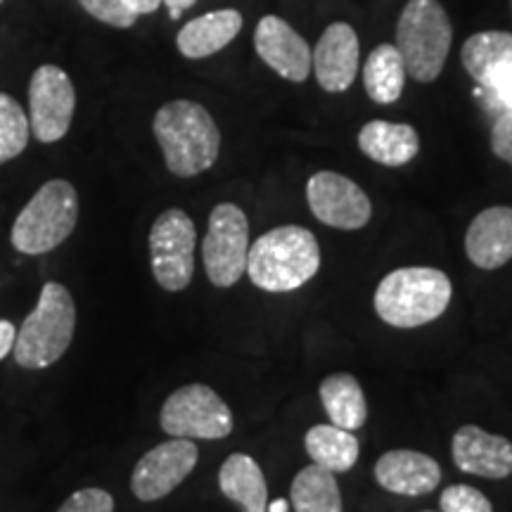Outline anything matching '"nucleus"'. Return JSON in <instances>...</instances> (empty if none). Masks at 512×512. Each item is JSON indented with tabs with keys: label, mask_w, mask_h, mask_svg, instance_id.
Here are the masks:
<instances>
[{
	"label": "nucleus",
	"mask_w": 512,
	"mask_h": 512,
	"mask_svg": "<svg viewBox=\"0 0 512 512\" xmlns=\"http://www.w3.org/2000/svg\"><path fill=\"white\" fill-rule=\"evenodd\" d=\"M358 147L373 162L396 169L418 157L420 136L411 124L375 119L358 131Z\"/></svg>",
	"instance_id": "nucleus-19"
},
{
	"label": "nucleus",
	"mask_w": 512,
	"mask_h": 512,
	"mask_svg": "<svg viewBox=\"0 0 512 512\" xmlns=\"http://www.w3.org/2000/svg\"><path fill=\"white\" fill-rule=\"evenodd\" d=\"M311 214L337 230H361L373 219V204L361 185L337 171H318L306 183Z\"/></svg>",
	"instance_id": "nucleus-11"
},
{
	"label": "nucleus",
	"mask_w": 512,
	"mask_h": 512,
	"mask_svg": "<svg viewBox=\"0 0 512 512\" xmlns=\"http://www.w3.org/2000/svg\"><path fill=\"white\" fill-rule=\"evenodd\" d=\"M242 29V15L238 10H214L207 15L190 19L185 27L178 31L176 46L188 60H204V57L216 55L230 43Z\"/></svg>",
	"instance_id": "nucleus-18"
},
{
	"label": "nucleus",
	"mask_w": 512,
	"mask_h": 512,
	"mask_svg": "<svg viewBox=\"0 0 512 512\" xmlns=\"http://www.w3.org/2000/svg\"><path fill=\"white\" fill-rule=\"evenodd\" d=\"M76 110V91L67 72L55 64L38 67L29 83V126L41 143L67 136Z\"/></svg>",
	"instance_id": "nucleus-10"
},
{
	"label": "nucleus",
	"mask_w": 512,
	"mask_h": 512,
	"mask_svg": "<svg viewBox=\"0 0 512 512\" xmlns=\"http://www.w3.org/2000/svg\"><path fill=\"white\" fill-rule=\"evenodd\" d=\"M320 403L332 425L356 432L368 420V401L361 382L349 373H332L320 382Z\"/></svg>",
	"instance_id": "nucleus-21"
},
{
	"label": "nucleus",
	"mask_w": 512,
	"mask_h": 512,
	"mask_svg": "<svg viewBox=\"0 0 512 512\" xmlns=\"http://www.w3.org/2000/svg\"><path fill=\"white\" fill-rule=\"evenodd\" d=\"M266 512H290V501H285V498H275V501L268 505Z\"/></svg>",
	"instance_id": "nucleus-35"
},
{
	"label": "nucleus",
	"mask_w": 512,
	"mask_h": 512,
	"mask_svg": "<svg viewBox=\"0 0 512 512\" xmlns=\"http://www.w3.org/2000/svg\"><path fill=\"white\" fill-rule=\"evenodd\" d=\"M195 3H197V0H164V5H166V8H169L171 19H178L185 10L192 8V5H195Z\"/></svg>",
	"instance_id": "nucleus-34"
},
{
	"label": "nucleus",
	"mask_w": 512,
	"mask_h": 512,
	"mask_svg": "<svg viewBox=\"0 0 512 512\" xmlns=\"http://www.w3.org/2000/svg\"><path fill=\"white\" fill-rule=\"evenodd\" d=\"M406 76L399 50L392 43H382L368 55L366 67H363V86L377 105H392L403 95Z\"/></svg>",
	"instance_id": "nucleus-24"
},
{
	"label": "nucleus",
	"mask_w": 512,
	"mask_h": 512,
	"mask_svg": "<svg viewBox=\"0 0 512 512\" xmlns=\"http://www.w3.org/2000/svg\"><path fill=\"white\" fill-rule=\"evenodd\" d=\"M76 223L79 195L72 183L55 178L41 185L27 207L19 211L10 233L12 247L29 256L48 254L74 233Z\"/></svg>",
	"instance_id": "nucleus-6"
},
{
	"label": "nucleus",
	"mask_w": 512,
	"mask_h": 512,
	"mask_svg": "<svg viewBox=\"0 0 512 512\" xmlns=\"http://www.w3.org/2000/svg\"><path fill=\"white\" fill-rule=\"evenodd\" d=\"M249 256V221L238 204L221 202L211 209L207 235L202 242L204 273L209 283L233 287L247 273Z\"/></svg>",
	"instance_id": "nucleus-8"
},
{
	"label": "nucleus",
	"mask_w": 512,
	"mask_h": 512,
	"mask_svg": "<svg viewBox=\"0 0 512 512\" xmlns=\"http://www.w3.org/2000/svg\"><path fill=\"white\" fill-rule=\"evenodd\" d=\"M465 254L482 271H496L508 264L512 259V207L479 211L467 226Z\"/></svg>",
	"instance_id": "nucleus-17"
},
{
	"label": "nucleus",
	"mask_w": 512,
	"mask_h": 512,
	"mask_svg": "<svg viewBox=\"0 0 512 512\" xmlns=\"http://www.w3.org/2000/svg\"><path fill=\"white\" fill-rule=\"evenodd\" d=\"M195 223L183 209H166L150 230V266L157 285L183 292L195 275Z\"/></svg>",
	"instance_id": "nucleus-9"
},
{
	"label": "nucleus",
	"mask_w": 512,
	"mask_h": 512,
	"mask_svg": "<svg viewBox=\"0 0 512 512\" xmlns=\"http://www.w3.org/2000/svg\"><path fill=\"white\" fill-rule=\"evenodd\" d=\"M451 297L453 285L444 271L432 266H406L384 275L373 304L387 325L413 330L444 316Z\"/></svg>",
	"instance_id": "nucleus-2"
},
{
	"label": "nucleus",
	"mask_w": 512,
	"mask_h": 512,
	"mask_svg": "<svg viewBox=\"0 0 512 512\" xmlns=\"http://www.w3.org/2000/svg\"><path fill=\"white\" fill-rule=\"evenodd\" d=\"M453 27L439 0H408L396 24V50L406 74L420 83H432L446 67Z\"/></svg>",
	"instance_id": "nucleus-5"
},
{
	"label": "nucleus",
	"mask_w": 512,
	"mask_h": 512,
	"mask_svg": "<svg viewBox=\"0 0 512 512\" xmlns=\"http://www.w3.org/2000/svg\"><path fill=\"white\" fill-rule=\"evenodd\" d=\"M375 479L396 496H427L441 484V465L432 456L411 448H394L375 463Z\"/></svg>",
	"instance_id": "nucleus-16"
},
{
	"label": "nucleus",
	"mask_w": 512,
	"mask_h": 512,
	"mask_svg": "<svg viewBox=\"0 0 512 512\" xmlns=\"http://www.w3.org/2000/svg\"><path fill=\"white\" fill-rule=\"evenodd\" d=\"M81 8L102 24H110L117 29H128L136 24V10L128 5V0H79Z\"/></svg>",
	"instance_id": "nucleus-28"
},
{
	"label": "nucleus",
	"mask_w": 512,
	"mask_h": 512,
	"mask_svg": "<svg viewBox=\"0 0 512 512\" xmlns=\"http://www.w3.org/2000/svg\"><path fill=\"white\" fill-rule=\"evenodd\" d=\"M17 328L10 323V320H0V361L5 356L12 354V347H15Z\"/></svg>",
	"instance_id": "nucleus-32"
},
{
	"label": "nucleus",
	"mask_w": 512,
	"mask_h": 512,
	"mask_svg": "<svg viewBox=\"0 0 512 512\" xmlns=\"http://www.w3.org/2000/svg\"><path fill=\"white\" fill-rule=\"evenodd\" d=\"M491 150L498 159L512 166V110H505L491 128Z\"/></svg>",
	"instance_id": "nucleus-30"
},
{
	"label": "nucleus",
	"mask_w": 512,
	"mask_h": 512,
	"mask_svg": "<svg viewBox=\"0 0 512 512\" xmlns=\"http://www.w3.org/2000/svg\"><path fill=\"white\" fill-rule=\"evenodd\" d=\"M152 131L164 152L166 169L178 178L200 176L221 152V133L207 107L192 100H171L159 107Z\"/></svg>",
	"instance_id": "nucleus-1"
},
{
	"label": "nucleus",
	"mask_w": 512,
	"mask_h": 512,
	"mask_svg": "<svg viewBox=\"0 0 512 512\" xmlns=\"http://www.w3.org/2000/svg\"><path fill=\"white\" fill-rule=\"evenodd\" d=\"M57 512H114V498L105 489H81L62 503Z\"/></svg>",
	"instance_id": "nucleus-29"
},
{
	"label": "nucleus",
	"mask_w": 512,
	"mask_h": 512,
	"mask_svg": "<svg viewBox=\"0 0 512 512\" xmlns=\"http://www.w3.org/2000/svg\"><path fill=\"white\" fill-rule=\"evenodd\" d=\"M304 448L313 463L330 472H349L361 456V441L354 432L342 430L337 425H316L306 432Z\"/></svg>",
	"instance_id": "nucleus-23"
},
{
	"label": "nucleus",
	"mask_w": 512,
	"mask_h": 512,
	"mask_svg": "<svg viewBox=\"0 0 512 512\" xmlns=\"http://www.w3.org/2000/svg\"><path fill=\"white\" fill-rule=\"evenodd\" d=\"M320 245L316 235L302 226L268 230L249 247L247 275L264 292H294L316 278Z\"/></svg>",
	"instance_id": "nucleus-3"
},
{
	"label": "nucleus",
	"mask_w": 512,
	"mask_h": 512,
	"mask_svg": "<svg viewBox=\"0 0 512 512\" xmlns=\"http://www.w3.org/2000/svg\"><path fill=\"white\" fill-rule=\"evenodd\" d=\"M439 505L441 512H494L489 498L475 486L467 484H453L441 491Z\"/></svg>",
	"instance_id": "nucleus-27"
},
{
	"label": "nucleus",
	"mask_w": 512,
	"mask_h": 512,
	"mask_svg": "<svg viewBox=\"0 0 512 512\" xmlns=\"http://www.w3.org/2000/svg\"><path fill=\"white\" fill-rule=\"evenodd\" d=\"M463 67L479 86L489 91L498 72L512 60V34L508 31H479L463 46Z\"/></svg>",
	"instance_id": "nucleus-22"
},
{
	"label": "nucleus",
	"mask_w": 512,
	"mask_h": 512,
	"mask_svg": "<svg viewBox=\"0 0 512 512\" xmlns=\"http://www.w3.org/2000/svg\"><path fill=\"white\" fill-rule=\"evenodd\" d=\"M358 53L356 31L344 22L330 24L311 53V67L320 88L328 93H344L351 88L358 74Z\"/></svg>",
	"instance_id": "nucleus-15"
},
{
	"label": "nucleus",
	"mask_w": 512,
	"mask_h": 512,
	"mask_svg": "<svg viewBox=\"0 0 512 512\" xmlns=\"http://www.w3.org/2000/svg\"><path fill=\"white\" fill-rule=\"evenodd\" d=\"M164 0H128V5H131L133 10H136V15H152V12H157L159 5H162Z\"/></svg>",
	"instance_id": "nucleus-33"
},
{
	"label": "nucleus",
	"mask_w": 512,
	"mask_h": 512,
	"mask_svg": "<svg viewBox=\"0 0 512 512\" xmlns=\"http://www.w3.org/2000/svg\"><path fill=\"white\" fill-rule=\"evenodd\" d=\"M76 332V304L69 290L60 283H46L36 309L17 330L15 356L19 368L43 370L67 354Z\"/></svg>",
	"instance_id": "nucleus-4"
},
{
	"label": "nucleus",
	"mask_w": 512,
	"mask_h": 512,
	"mask_svg": "<svg viewBox=\"0 0 512 512\" xmlns=\"http://www.w3.org/2000/svg\"><path fill=\"white\" fill-rule=\"evenodd\" d=\"M159 425L169 437L192 441L226 439L233 432V413L228 403L207 384L192 382L176 389L164 401Z\"/></svg>",
	"instance_id": "nucleus-7"
},
{
	"label": "nucleus",
	"mask_w": 512,
	"mask_h": 512,
	"mask_svg": "<svg viewBox=\"0 0 512 512\" xmlns=\"http://www.w3.org/2000/svg\"><path fill=\"white\" fill-rule=\"evenodd\" d=\"M489 91L494 93L496 98L501 100L505 107H508V110H512V60L505 64L501 72H498V76L494 79V83H491Z\"/></svg>",
	"instance_id": "nucleus-31"
},
{
	"label": "nucleus",
	"mask_w": 512,
	"mask_h": 512,
	"mask_svg": "<svg viewBox=\"0 0 512 512\" xmlns=\"http://www.w3.org/2000/svg\"><path fill=\"white\" fill-rule=\"evenodd\" d=\"M0 3H3V0H0Z\"/></svg>",
	"instance_id": "nucleus-36"
},
{
	"label": "nucleus",
	"mask_w": 512,
	"mask_h": 512,
	"mask_svg": "<svg viewBox=\"0 0 512 512\" xmlns=\"http://www.w3.org/2000/svg\"><path fill=\"white\" fill-rule=\"evenodd\" d=\"M221 494L242 512L268 510V486L261 465L247 453H233L223 460L219 470Z\"/></svg>",
	"instance_id": "nucleus-20"
},
{
	"label": "nucleus",
	"mask_w": 512,
	"mask_h": 512,
	"mask_svg": "<svg viewBox=\"0 0 512 512\" xmlns=\"http://www.w3.org/2000/svg\"><path fill=\"white\" fill-rule=\"evenodd\" d=\"M254 48L266 67L283 79L292 83L309 79L311 48L285 19L275 15L261 17L254 31Z\"/></svg>",
	"instance_id": "nucleus-13"
},
{
	"label": "nucleus",
	"mask_w": 512,
	"mask_h": 512,
	"mask_svg": "<svg viewBox=\"0 0 512 512\" xmlns=\"http://www.w3.org/2000/svg\"><path fill=\"white\" fill-rule=\"evenodd\" d=\"M290 503L294 512H344L342 491H339L335 472L316 463L306 465L294 477Z\"/></svg>",
	"instance_id": "nucleus-25"
},
{
	"label": "nucleus",
	"mask_w": 512,
	"mask_h": 512,
	"mask_svg": "<svg viewBox=\"0 0 512 512\" xmlns=\"http://www.w3.org/2000/svg\"><path fill=\"white\" fill-rule=\"evenodd\" d=\"M197 458H200V451L192 439L171 437V441L155 446L133 467V496L143 503L162 501L190 477Z\"/></svg>",
	"instance_id": "nucleus-12"
},
{
	"label": "nucleus",
	"mask_w": 512,
	"mask_h": 512,
	"mask_svg": "<svg viewBox=\"0 0 512 512\" xmlns=\"http://www.w3.org/2000/svg\"><path fill=\"white\" fill-rule=\"evenodd\" d=\"M29 114L8 93H0V164L22 155L29 145Z\"/></svg>",
	"instance_id": "nucleus-26"
},
{
	"label": "nucleus",
	"mask_w": 512,
	"mask_h": 512,
	"mask_svg": "<svg viewBox=\"0 0 512 512\" xmlns=\"http://www.w3.org/2000/svg\"><path fill=\"white\" fill-rule=\"evenodd\" d=\"M451 456L458 470L484 479H505L512 475V441L482 430L479 425H463L453 434Z\"/></svg>",
	"instance_id": "nucleus-14"
}]
</instances>
